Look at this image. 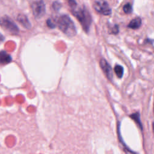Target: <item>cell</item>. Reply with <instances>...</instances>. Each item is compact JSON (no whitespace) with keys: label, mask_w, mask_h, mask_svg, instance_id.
<instances>
[{"label":"cell","mask_w":154,"mask_h":154,"mask_svg":"<svg viewBox=\"0 0 154 154\" xmlns=\"http://www.w3.org/2000/svg\"><path fill=\"white\" fill-rule=\"evenodd\" d=\"M71 11L74 16L80 22L83 30L86 32L89 31L92 24V16L84 7H80L76 4L71 8Z\"/></svg>","instance_id":"1"},{"label":"cell","mask_w":154,"mask_h":154,"mask_svg":"<svg viewBox=\"0 0 154 154\" xmlns=\"http://www.w3.org/2000/svg\"><path fill=\"white\" fill-rule=\"evenodd\" d=\"M57 25L59 29L66 36L73 37L76 34L75 24L68 15H62L58 19Z\"/></svg>","instance_id":"2"},{"label":"cell","mask_w":154,"mask_h":154,"mask_svg":"<svg viewBox=\"0 0 154 154\" xmlns=\"http://www.w3.org/2000/svg\"><path fill=\"white\" fill-rule=\"evenodd\" d=\"M33 15L37 19L41 18L45 14V5L43 0H37L31 6Z\"/></svg>","instance_id":"3"},{"label":"cell","mask_w":154,"mask_h":154,"mask_svg":"<svg viewBox=\"0 0 154 154\" xmlns=\"http://www.w3.org/2000/svg\"><path fill=\"white\" fill-rule=\"evenodd\" d=\"M93 8L99 14L105 16L111 15V9L107 2L104 0H99L95 3Z\"/></svg>","instance_id":"4"},{"label":"cell","mask_w":154,"mask_h":154,"mask_svg":"<svg viewBox=\"0 0 154 154\" xmlns=\"http://www.w3.org/2000/svg\"><path fill=\"white\" fill-rule=\"evenodd\" d=\"M0 24L3 28L12 33H18L19 32L17 25L8 17H3L0 19Z\"/></svg>","instance_id":"5"},{"label":"cell","mask_w":154,"mask_h":154,"mask_svg":"<svg viewBox=\"0 0 154 154\" xmlns=\"http://www.w3.org/2000/svg\"><path fill=\"white\" fill-rule=\"evenodd\" d=\"M99 65H100L101 68L102 69V71H103L104 73L107 77V78L110 80V81H112L113 76V70H112L111 66L107 62V61L104 58H102L99 61Z\"/></svg>","instance_id":"6"},{"label":"cell","mask_w":154,"mask_h":154,"mask_svg":"<svg viewBox=\"0 0 154 154\" xmlns=\"http://www.w3.org/2000/svg\"><path fill=\"white\" fill-rule=\"evenodd\" d=\"M11 57L10 54L4 51H0V65H4L10 63Z\"/></svg>","instance_id":"7"},{"label":"cell","mask_w":154,"mask_h":154,"mask_svg":"<svg viewBox=\"0 0 154 154\" xmlns=\"http://www.w3.org/2000/svg\"><path fill=\"white\" fill-rule=\"evenodd\" d=\"M17 20L23 27L27 28V29L30 28L31 27L30 22L29 21L27 17L25 15L23 14H19L17 17Z\"/></svg>","instance_id":"8"},{"label":"cell","mask_w":154,"mask_h":154,"mask_svg":"<svg viewBox=\"0 0 154 154\" xmlns=\"http://www.w3.org/2000/svg\"><path fill=\"white\" fill-rule=\"evenodd\" d=\"M141 25H142V20L140 18H136L131 21L130 24H128V27L130 29L135 30L140 28Z\"/></svg>","instance_id":"9"},{"label":"cell","mask_w":154,"mask_h":154,"mask_svg":"<svg viewBox=\"0 0 154 154\" xmlns=\"http://www.w3.org/2000/svg\"><path fill=\"white\" fill-rule=\"evenodd\" d=\"M130 118L135 122V123L140 126V128H141V130H143L142 123V122H141V120H140V113L138 112H137L135 113L131 114Z\"/></svg>","instance_id":"10"},{"label":"cell","mask_w":154,"mask_h":154,"mask_svg":"<svg viewBox=\"0 0 154 154\" xmlns=\"http://www.w3.org/2000/svg\"><path fill=\"white\" fill-rule=\"evenodd\" d=\"M116 75L119 78H121L123 75V68L120 65H116L114 69Z\"/></svg>","instance_id":"11"},{"label":"cell","mask_w":154,"mask_h":154,"mask_svg":"<svg viewBox=\"0 0 154 154\" xmlns=\"http://www.w3.org/2000/svg\"><path fill=\"white\" fill-rule=\"evenodd\" d=\"M123 11L125 14H130L133 11V7L130 4H126L123 6Z\"/></svg>","instance_id":"12"},{"label":"cell","mask_w":154,"mask_h":154,"mask_svg":"<svg viewBox=\"0 0 154 154\" xmlns=\"http://www.w3.org/2000/svg\"><path fill=\"white\" fill-rule=\"evenodd\" d=\"M53 9L57 11V10H59V9H60L61 7V5L60 4L58 3V2H54L53 3Z\"/></svg>","instance_id":"13"},{"label":"cell","mask_w":154,"mask_h":154,"mask_svg":"<svg viewBox=\"0 0 154 154\" xmlns=\"http://www.w3.org/2000/svg\"><path fill=\"white\" fill-rule=\"evenodd\" d=\"M47 25H48V26L51 29H53V28H55L56 27V25L55 24L52 22V21H51V19H48L47 21Z\"/></svg>","instance_id":"14"},{"label":"cell","mask_w":154,"mask_h":154,"mask_svg":"<svg viewBox=\"0 0 154 154\" xmlns=\"http://www.w3.org/2000/svg\"><path fill=\"white\" fill-rule=\"evenodd\" d=\"M3 40H4V36L1 33H0V42L3 41Z\"/></svg>","instance_id":"15"},{"label":"cell","mask_w":154,"mask_h":154,"mask_svg":"<svg viewBox=\"0 0 154 154\" xmlns=\"http://www.w3.org/2000/svg\"><path fill=\"white\" fill-rule=\"evenodd\" d=\"M152 128H153V134H154V122L152 123Z\"/></svg>","instance_id":"16"},{"label":"cell","mask_w":154,"mask_h":154,"mask_svg":"<svg viewBox=\"0 0 154 154\" xmlns=\"http://www.w3.org/2000/svg\"><path fill=\"white\" fill-rule=\"evenodd\" d=\"M153 110H154V107H153Z\"/></svg>","instance_id":"17"}]
</instances>
